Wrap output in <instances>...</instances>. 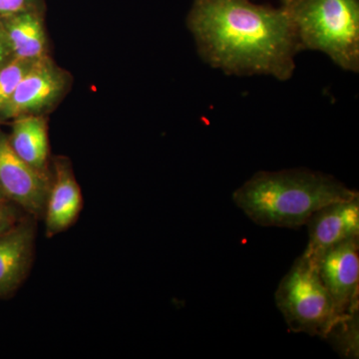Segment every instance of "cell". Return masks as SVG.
<instances>
[{"label": "cell", "mask_w": 359, "mask_h": 359, "mask_svg": "<svg viewBox=\"0 0 359 359\" xmlns=\"http://www.w3.org/2000/svg\"><path fill=\"white\" fill-rule=\"evenodd\" d=\"M200 57L226 75L287 81L299 47L282 6L250 0H194L187 18Z\"/></svg>", "instance_id": "1"}, {"label": "cell", "mask_w": 359, "mask_h": 359, "mask_svg": "<svg viewBox=\"0 0 359 359\" xmlns=\"http://www.w3.org/2000/svg\"><path fill=\"white\" fill-rule=\"evenodd\" d=\"M358 195L330 175L297 168L257 172L233 192V201L257 226L297 229L321 208Z\"/></svg>", "instance_id": "2"}, {"label": "cell", "mask_w": 359, "mask_h": 359, "mask_svg": "<svg viewBox=\"0 0 359 359\" xmlns=\"http://www.w3.org/2000/svg\"><path fill=\"white\" fill-rule=\"evenodd\" d=\"M299 51H320L335 65L359 72V0H282Z\"/></svg>", "instance_id": "3"}, {"label": "cell", "mask_w": 359, "mask_h": 359, "mask_svg": "<svg viewBox=\"0 0 359 359\" xmlns=\"http://www.w3.org/2000/svg\"><path fill=\"white\" fill-rule=\"evenodd\" d=\"M276 304L292 332L325 339L339 320L334 301L309 257L295 259L276 289Z\"/></svg>", "instance_id": "4"}, {"label": "cell", "mask_w": 359, "mask_h": 359, "mask_svg": "<svg viewBox=\"0 0 359 359\" xmlns=\"http://www.w3.org/2000/svg\"><path fill=\"white\" fill-rule=\"evenodd\" d=\"M69 77L49 56L35 61L0 113V122L25 115H42L62 98Z\"/></svg>", "instance_id": "5"}, {"label": "cell", "mask_w": 359, "mask_h": 359, "mask_svg": "<svg viewBox=\"0 0 359 359\" xmlns=\"http://www.w3.org/2000/svg\"><path fill=\"white\" fill-rule=\"evenodd\" d=\"M339 316L358 311L359 238H349L311 259Z\"/></svg>", "instance_id": "6"}, {"label": "cell", "mask_w": 359, "mask_h": 359, "mask_svg": "<svg viewBox=\"0 0 359 359\" xmlns=\"http://www.w3.org/2000/svg\"><path fill=\"white\" fill-rule=\"evenodd\" d=\"M51 175L39 173L14 152L0 129V186L11 203L35 219L43 218Z\"/></svg>", "instance_id": "7"}, {"label": "cell", "mask_w": 359, "mask_h": 359, "mask_svg": "<svg viewBox=\"0 0 359 359\" xmlns=\"http://www.w3.org/2000/svg\"><path fill=\"white\" fill-rule=\"evenodd\" d=\"M35 221L25 214L0 236V299L13 297L29 273L36 238Z\"/></svg>", "instance_id": "8"}, {"label": "cell", "mask_w": 359, "mask_h": 359, "mask_svg": "<svg viewBox=\"0 0 359 359\" xmlns=\"http://www.w3.org/2000/svg\"><path fill=\"white\" fill-rule=\"evenodd\" d=\"M306 224L309 243L302 255L309 259L344 241L359 238V195L321 208Z\"/></svg>", "instance_id": "9"}, {"label": "cell", "mask_w": 359, "mask_h": 359, "mask_svg": "<svg viewBox=\"0 0 359 359\" xmlns=\"http://www.w3.org/2000/svg\"><path fill=\"white\" fill-rule=\"evenodd\" d=\"M82 208L83 197L69 161L56 158L43 214L47 237L68 230L77 221Z\"/></svg>", "instance_id": "10"}, {"label": "cell", "mask_w": 359, "mask_h": 359, "mask_svg": "<svg viewBox=\"0 0 359 359\" xmlns=\"http://www.w3.org/2000/svg\"><path fill=\"white\" fill-rule=\"evenodd\" d=\"M11 121L8 140L14 152L39 173L50 176L48 172V134L44 116H20Z\"/></svg>", "instance_id": "11"}, {"label": "cell", "mask_w": 359, "mask_h": 359, "mask_svg": "<svg viewBox=\"0 0 359 359\" xmlns=\"http://www.w3.org/2000/svg\"><path fill=\"white\" fill-rule=\"evenodd\" d=\"M0 20L13 57L37 61L48 56L43 22L34 9Z\"/></svg>", "instance_id": "12"}, {"label": "cell", "mask_w": 359, "mask_h": 359, "mask_svg": "<svg viewBox=\"0 0 359 359\" xmlns=\"http://www.w3.org/2000/svg\"><path fill=\"white\" fill-rule=\"evenodd\" d=\"M358 309L353 313L339 316L330 328L325 339H328L344 358H359Z\"/></svg>", "instance_id": "13"}, {"label": "cell", "mask_w": 359, "mask_h": 359, "mask_svg": "<svg viewBox=\"0 0 359 359\" xmlns=\"http://www.w3.org/2000/svg\"><path fill=\"white\" fill-rule=\"evenodd\" d=\"M35 61L11 57L0 66V113L13 97L22 78L34 65Z\"/></svg>", "instance_id": "14"}, {"label": "cell", "mask_w": 359, "mask_h": 359, "mask_svg": "<svg viewBox=\"0 0 359 359\" xmlns=\"http://www.w3.org/2000/svg\"><path fill=\"white\" fill-rule=\"evenodd\" d=\"M25 214V212L13 203L7 202L0 205V236L13 228Z\"/></svg>", "instance_id": "15"}, {"label": "cell", "mask_w": 359, "mask_h": 359, "mask_svg": "<svg viewBox=\"0 0 359 359\" xmlns=\"http://www.w3.org/2000/svg\"><path fill=\"white\" fill-rule=\"evenodd\" d=\"M34 0H0V18L32 9Z\"/></svg>", "instance_id": "16"}, {"label": "cell", "mask_w": 359, "mask_h": 359, "mask_svg": "<svg viewBox=\"0 0 359 359\" xmlns=\"http://www.w3.org/2000/svg\"><path fill=\"white\" fill-rule=\"evenodd\" d=\"M13 57L8 42H7L6 32L0 20V66L4 65L6 61Z\"/></svg>", "instance_id": "17"}, {"label": "cell", "mask_w": 359, "mask_h": 359, "mask_svg": "<svg viewBox=\"0 0 359 359\" xmlns=\"http://www.w3.org/2000/svg\"><path fill=\"white\" fill-rule=\"evenodd\" d=\"M11 202L4 194V190H2L1 186H0V205L4 204V203Z\"/></svg>", "instance_id": "18"}]
</instances>
